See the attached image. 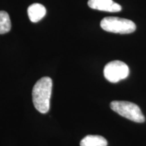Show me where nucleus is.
I'll use <instances>...</instances> for the list:
<instances>
[{
  "label": "nucleus",
  "instance_id": "nucleus-3",
  "mask_svg": "<svg viewBox=\"0 0 146 146\" xmlns=\"http://www.w3.org/2000/svg\"><path fill=\"white\" fill-rule=\"evenodd\" d=\"M100 26L106 31L114 33L129 34L136 30L135 24L132 21L112 16L102 19Z\"/></svg>",
  "mask_w": 146,
  "mask_h": 146
},
{
  "label": "nucleus",
  "instance_id": "nucleus-8",
  "mask_svg": "<svg viewBox=\"0 0 146 146\" xmlns=\"http://www.w3.org/2000/svg\"><path fill=\"white\" fill-rule=\"evenodd\" d=\"M11 29V21L9 14L5 11H0V34L8 33Z\"/></svg>",
  "mask_w": 146,
  "mask_h": 146
},
{
  "label": "nucleus",
  "instance_id": "nucleus-2",
  "mask_svg": "<svg viewBox=\"0 0 146 146\" xmlns=\"http://www.w3.org/2000/svg\"><path fill=\"white\" fill-rule=\"evenodd\" d=\"M110 108L120 116L135 123H142L145 120L140 108L132 102L114 101L110 103Z\"/></svg>",
  "mask_w": 146,
  "mask_h": 146
},
{
  "label": "nucleus",
  "instance_id": "nucleus-1",
  "mask_svg": "<svg viewBox=\"0 0 146 146\" xmlns=\"http://www.w3.org/2000/svg\"><path fill=\"white\" fill-rule=\"evenodd\" d=\"M52 91V80L48 76L40 78L34 85L32 91L33 102L36 110L46 114L50 110Z\"/></svg>",
  "mask_w": 146,
  "mask_h": 146
},
{
  "label": "nucleus",
  "instance_id": "nucleus-7",
  "mask_svg": "<svg viewBox=\"0 0 146 146\" xmlns=\"http://www.w3.org/2000/svg\"><path fill=\"white\" fill-rule=\"evenodd\" d=\"M81 146H107L108 141L100 135H89L85 137L80 143Z\"/></svg>",
  "mask_w": 146,
  "mask_h": 146
},
{
  "label": "nucleus",
  "instance_id": "nucleus-4",
  "mask_svg": "<svg viewBox=\"0 0 146 146\" xmlns=\"http://www.w3.org/2000/svg\"><path fill=\"white\" fill-rule=\"evenodd\" d=\"M104 74L108 81L114 83H118L129 76V68L123 62L114 60L105 66Z\"/></svg>",
  "mask_w": 146,
  "mask_h": 146
},
{
  "label": "nucleus",
  "instance_id": "nucleus-6",
  "mask_svg": "<svg viewBox=\"0 0 146 146\" xmlns=\"http://www.w3.org/2000/svg\"><path fill=\"white\" fill-rule=\"evenodd\" d=\"M27 13L32 23H37L45 16L46 9L40 3H33L28 8Z\"/></svg>",
  "mask_w": 146,
  "mask_h": 146
},
{
  "label": "nucleus",
  "instance_id": "nucleus-5",
  "mask_svg": "<svg viewBox=\"0 0 146 146\" xmlns=\"http://www.w3.org/2000/svg\"><path fill=\"white\" fill-rule=\"evenodd\" d=\"M88 5L94 10L108 12H118L122 10L120 5L113 0H89Z\"/></svg>",
  "mask_w": 146,
  "mask_h": 146
}]
</instances>
